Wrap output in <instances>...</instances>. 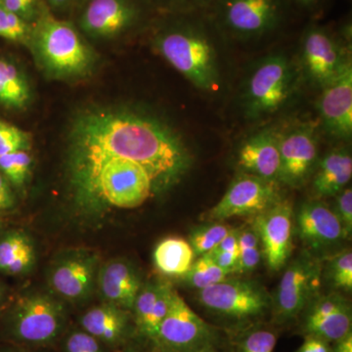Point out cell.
<instances>
[{"label": "cell", "mask_w": 352, "mask_h": 352, "mask_svg": "<svg viewBox=\"0 0 352 352\" xmlns=\"http://www.w3.org/2000/svg\"><path fill=\"white\" fill-rule=\"evenodd\" d=\"M208 12L224 38L256 41L283 25L286 0H214Z\"/></svg>", "instance_id": "cell-5"}, {"label": "cell", "mask_w": 352, "mask_h": 352, "mask_svg": "<svg viewBox=\"0 0 352 352\" xmlns=\"http://www.w3.org/2000/svg\"><path fill=\"white\" fill-rule=\"evenodd\" d=\"M196 352H217V351H215L214 349H212V346L205 347V349H201V351H198Z\"/></svg>", "instance_id": "cell-46"}, {"label": "cell", "mask_w": 352, "mask_h": 352, "mask_svg": "<svg viewBox=\"0 0 352 352\" xmlns=\"http://www.w3.org/2000/svg\"><path fill=\"white\" fill-rule=\"evenodd\" d=\"M238 166L244 173L279 182L280 152L277 131L263 129L245 139L238 152Z\"/></svg>", "instance_id": "cell-18"}, {"label": "cell", "mask_w": 352, "mask_h": 352, "mask_svg": "<svg viewBox=\"0 0 352 352\" xmlns=\"http://www.w3.org/2000/svg\"><path fill=\"white\" fill-rule=\"evenodd\" d=\"M173 287L168 282H162L161 289H160L159 296L153 308L151 315L149 319L146 322L144 328L142 329L141 333L149 339H154L156 337L160 326L163 323L164 319L166 318L173 302Z\"/></svg>", "instance_id": "cell-31"}, {"label": "cell", "mask_w": 352, "mask_h": 352, "mask_svg": "<svg viewBox=\"0 0 352 352\" xmlns=\"http://www.w3.org/2000/svg\"><path fill=\"white\" fill-rule=\"evenodd\" d=\"M170 14L210 10L214 0H155Z\"/></svg>", "instance_id": "cell-37"}, {"label": "cell", "mask_w": 352, "mask_h": 352, "mask_svg": "<svg viewBox=\"0 0 352 352\" xmlns=\"http://www.w3.org/2000/svg\"><path fill=\"white\" fill-rule=\"evenodd\" d=\"M337 197L335 212L342 222V226L346 231L347 237L352 230V190L351 187L342 189Z\"/></svg>", "instance_id": "cell-38"}, {"label": "cell", "mask_w": 352, "mask_h": 352, "mask_svg": "<svg viewBox=\"0 0 352 352\" xmlns=\"http://www.w3.org/2000/svg\"><path fill=\"white\" fill-rule=\"evenodd\" d=\"M36 261L32 240L20 231H10L0 238V272L20 275L28 272Z\"/></svg>", "instance_id": "cell-22"}, {"label": "cell", "mask_w": 352, "mask_h": 352, "mask_svg": "<svg viewBox=\"0 0 352 352\" xmlns=\"http://www.w3.org/2000/svg\"><path fill=\"white\" fill-rule=\"evenodd\" d=\"M96 252H65L51 264L48 283L56 295L69 302H82L91 295L99 270Z\"/></svg>", "instance_id": "cell-14"}, {"label": "cell", "mask_w": 352, "mask_h": 352, "mask_svg": "<svg viewBox=\"0 0 352 352\" xmlns=\"http://www.w3.org/2000/svg\"><path fill=\"white\" fill-rule=\"evenodd\" d=\"M50 78L72 80L94 69L96 55L80 30L60 19L47 6L32 25L28 45Z\"/></svg>", "instance_id": "cell-3"}, {"label": "cell", "mask_w": 352, "mask_h": 352, "mask_svg": "<svg viewBox=\"0 0 352 352\" xmlns=\"http://www.w3.org/2000/svg\"><path fill=\"white\" fill-rule=\"evenodd\" d=\"M351 65L349 47L344 45L342 36L323 25L307 28L300 44V66L310 82L322 88Z\"/></svg>", "instance_id": "cell-7"}, {"label": "cell", "mask_w": 352, "mask_h": 352, "mask_svg": "<svg viewBox=\"0 0 352 352\" xmlns=\"http://www.w3.org/2000/svg\"><path fill=\"white\" fill-rule=\"evenodd\" d=\"M2 298V289L0 288V300H1Z\"/></svg>", "instance_id": "cell-47"}, {"label": "cell", "mask_w": 352, "mask_h": 352, "mask_svg": "<svg viewBox=\"0 0 352 352\" xmlns=\"http://www.w3.org/2000/svg\"><path fill=\"white\" fill-rule=\"evenodd\" d=\"M76 0H44L51 12L52 11H65L75 4Z\"/></svg>", "instance_id": "cell-43"}, {"label": "cell", "mask_w": 352, "mask_h": 352, "mask_svg": "<svg viewBox=\"0 0 352 352\" xmlns=\"http://www.w3.org/2000/svg\"><path fill=\"white\" fill-rule=\"evenodd\" d=\"M127 321L126 310L104 302L88 309L80 319V325L101 344L113 346L124 339Z\"/></svg>", "instance_id": "cell-20"}, {"label": "cell", "mask_w": 352, "mask_h": 352, "mask_svg": "<svg viewBox=\"0 0 352 352\" xmlns=\"http://www.w3.org/2000/svg\"><path fill=\"white\" fill-rule=\"evenodd\" d=\"M233 228L223 221H214L207 226L199 227L192 232L188 242L195 252V256H206L210 254L227 236L232 232Z\"/></svg>", "instance_id": "cell-27"}, {"label": "cell", "mask_w": 352, "mask_h": 352, "mask_svg": "<svg viewBox=\"0 0 352 352\" xmlns=\"http://www.w3.org/2000/svg\"><path fill=\"white\" fill-rule=\"evenodd\" d=\"M321 90L318 112L322 129L333 138L349 140L352 135V65Z\"/></svg>", "instance_id": "cell-16"}, {"label": "cell", "mask_w": 352, "mask_h": 352, "mask_svg": "<svg viewBox=\"0 0 352 352\" xmlns=\"http://www.w3.org/2000/svg\"><path fill=\"white\" fill-rule=\"evenodd\" d=\"M15 204V198L11 185L3 175L0 173V212L10 210Z\"/></svg>", "instance_id": "cell-41"}, {"label": "cell", "mask_w": 352, "mask_h": 352, "mask_svg": "<svg viewBox=\"0 0 352 352\" xmlns=\"http://www.w3.org/2000/svg\"><path fill=\"white\" fill-rule=\"evenodd\" d=\"M157 28L155 50L194 87L219 91L223 85L220 39L224 38L208 11L173 14Z\"/></svg>", "instance_id": "cell-2"}, {"label": "cell", "mask_w": 352, "mask_h": 352, "mask_svg": "<svg viewBox=\"0 0 352 352\" xmlns=\"http://www.w3.org/2000/svg\"><path fill=\"white\" fill-rule=\"evenodd\" d=\"M0 6L32 25L47 6L44 0H0Z\"/></svg>", "instance_id": "cell-34"}, {"label": "cell", "mask_w": 352, "mask_h": 352, "mask_svg": "<svg viewBox=\"0 0 352 352\" xmlns=\"http://www.w3.org/2000/svg\"><path fill=\"white\" fill-rule=\"evenodd\" d=\"M291 1L308 11H315L320 8L325 0H291Z\"/></svg>", "instance_id": "cell-45"}, {"label": "cell", "mask_w": 352, "mask_h": 352, "mask_svg": "<svg viewBox=\"0 0 352 352\" xmlns=\"http://www.w3.org/2000/svg\"><path fill=\"white\" fill-rule=\"evenodd\" d=\"M296 227L300 240L315 252L332 249L347 237L335 210L322 201L303 204L296 214Z\"/></svg>", "instance_id": "cell-17"}, {"label": "cell", "mask_w": 352, "mask_h": 352, "mask_svg": "<svg viewBox=\"0 0 352 352\" xmlns=\"http://www.w3.org/2000/svg\"><path fill=\"white\" fill-rule=\"evenodd\" d=\"M296 352H331V349L329 342L314 336L307 335Z\"/></svg>", "instance_id": "cell-42"}, {"label": "cell", "mask_w": 352, "mask_h": 352, "mask_svg": "<svg viewBox=\"0 0 352 352\" xmlns=\"http://www.w3.org/2000/svg\"><path fill=\"white\" fill-rule=\"evenodd\" d=\"M294 210L291 201L281 199L254 217V228L271 270L284 267L293 250Z\"/></svg>", "instance_id": "cell-15"}, {"label": "cell", "mask_w": 352, "mask_h": 352, "mask_svg": "<svg viewBox=\"0 0 352 352\" xmlns=\"http://www.w3.org/2000/svg\"><path fill=\"white\" fill-rule=\"evenodd\" d=\"M122 146L149 171L157 194L177 184L193 157L182 135L152 113L127 106L85 109L74 118L67 138V176L95 148Z\"/></svg>", "instance_id": "cell-1"}, {"label": "cell", "mask_w": 352, "mask_h": 352, "mask_svg": "<svg viewBox=\"0 0 352 352\" xmlns=\"http://www.w3.org/2000/svg\"><path fill=\"white\" fill-rule=\"evenodd\" d=\"M162 282L163 281H154L143 284L141 289H139L135 300H134L132 310L135 315V322L140 332L144 328L146 322L151 315L157 296H159L160 289H161Z\"/></svg>", "instance_id": "cell-32"}, {"label": "cell", "mask_w": 352, "mask_h": 352, "mask_svg": "<svg viewBox=\"0 0 352 352\" xmlns=\"http://www.w3.org/2000/svg\"><path fill=\"white\" fill-rule=\"evenodd\" d=\"M280 152L278 182L300 187L314 173L318 161L316 129L310 122L294 124L277 131Z\"/></svg>", "instance_id": "cell-11"}, {"label": "cell", "mask_w": 352, "mask_h": 352, "mask_svg": "<svg viewBox=\"0 0 352 352\" xmlns=\"http://www.w3.org/2000/svg\"><path fill=\"white\" fill-rule=\"evenodd\" d=\"M283 53L261 58L245 76L240 104L245 118L267 119L291 100L296 90L300 71Z\"/></svg>", "instance_id": "cell-4"}, {"label": "cell", "mask_w": 352, "mask_h": 352, "mask_svg": "<svg viewBox=\"0 0 352 352\" xmlns=\"http://www.w3.org/2000/svg\"><path fill=\"white\" fill-rule=\"evenodd\" d=\"M314 190L319 197H333L339 194L351 182L352 157L346 148L329 152L316 166Z\"/></svg>", "instance_id": "cell-21"}, {"label": "cell", "mask_w": 352, "mask_h": 352, "mask_svg": "<svg viewBox=\"0 0 352 352\" xmlns=\"http://www.w3.org/2000/svg\"><path fill=\"white\" fill-rule=\"evenodd\" d=\"M146 16L140 0H87L78 16V29L89 38L108 41L138 29Z\"/></svg>", "instance_id": "cell-8"}, {"label": "cell", "mask_w": 352, "mask_h": 352, "mask_svg": "<svg viewBox=\"0 0 352 352\" xmlns=\"http://www.w3.org/2000/svg\"><path fill=\"white\" fill-rule=\"evenodd\" d=\"M210 256L214 259L215 263L221 267L222 270L228 272L229 274L236 273V267H237L238 254L229 252L214 251L210 252Z\"/></svg>", "instance_id": "cell-40"}, {"label": "cell", "mask_w": 352, "mask_h": 352, "mask_svg": "<svg viewBox=\"0 0 352 352\" xmlns=\"http://www.w3.org/2000/svg\"><path fill=\"white\" fill-rule=\"evenodd\" d=\"M333 352H352V333H349L346 337L336 342Z\"/></svg>", "instance_id": "cell-44"}, {"label": "cell", "mask_w": 352, "mask_h": 352, "mask_svg": "<svg viewBox=\"0 0 352 352\" xmlns=\"http://www.w3.org/2000/svg\"><path fill=\"white\" fill-rule=\"evenodd\" d=\"M214 331L175 289L166 318L153 342L160 352H196L212 346Z\"/></svg>", "instance_id": "cell-9"}, {"label": "cell", "mask_w": 352, "mask_h": 352, "mask_svg": "<svg viewBox=\"0 0 352 352\" xmlns=\"http://www.w3.org/2000/svg\"><path fill=\"white\" fill-rule=\"evenodd\" d=\"M276 342V335L270 330L252 331L243 340L240 352H273Z\"/></svg>", "instance_id": "cell-35"}, {"label": "cell", "mask_w": 352, "mask_h": 352, "mask_svg": "<svg viewBox=\"0 0 352 352\" xmlns=\"http://www.w3.org/2000/svg\"><path fill=\"white\" fill-rule=\"evenodd\" d=\"M351 310L349 302L330 314L307 316L305 331L327 342H336L351 333Z\"/></svg>", "instance_id": "cell-25"}, {"label": "cell", "mask_w": 352, "mask_h": 352, "mask_svg": "<svg viewBox=\"0 0 352 352\" xmlns=\"http://www.w3.org/2000/svg\"><path fill=\"white\" fill-rule=\"evenodd\" d=\"M66 352H104L101 342L85 331L69 333L65 344Z\"/></svg>", "instance_id": "cell-36"}, {"label": "cell", "mask_w": 352, "mask_h": 352, "mask_svg": "<svg viewBox=\"0 0 352 352\" xmlns=\"http://www.w3.org/2000/svg\"><path fill=\"white\" fill-rule=\"evenodd\" d=\"M32 138L29 132L0 118V157L17 151H30Z\"/></svg>", "instance_id": "cell-30"}, {"label": "cell", "mask_w": 352, "mask_h": 352, "mask_svg": "<svg viewBox=\"0 0 352 352\" xmlns=\"http://www.w3.org/2000/svg\"><path fill=\"white\" fill-rule=\"evenodd\" d=\"M32 24L0 6V38L28 45Z\"/></svg>", "instance_id": "cell-29"}, {"label": "cell", "mask_w": 352, "mask_h": 352, "mask_svg": "<svg viewBox=\"0 0 352 352\" xmlns=\"http://www.w3.org/2000/svg\"><path fill=\"white\" fill-rule=\"evenodd\" d=\"M329 274L337 288L351 291L352 289V252L351 250L340 252L331 261Z\"/></svg>", "instance_id": "cell-33"}, {"label": "cell", "mask_w": 352, "mask_h": 352, "mask_svg": "<svg viewBox=\"0 0 352 352\" xmlns=\"http://www.w3.org/2000/svg\"><path fill=\"white\" fill-rule=\"evenodd\" d=\"M229 273L219 267L210 254L194 261L190 270L182 278L192 288L203 289L223 281Z\"/></svg>", "instance_id": "cell-26"}, {"label": "cell", "mask_w": 352, "mask_h": 352, "mask_svg": "<svg viewBox=\"0 0 352 352\" xmlns=\"http://www.w3.org/2000/svg\"><path fill=\"white\" fill-rule=\"evenodd\" d=\"M321 264L310 254H302L285 271L274 298L278 320L296 318L318 294L321 284Z\"/></svg>", "instance_id": "cell-12"}, {"label": "cell", "mask_w": 352, "mask_h": 352, "mask_svg": "<svg viewBox=\"0 0 352 352\" xmlns=\"http://www.w3.org/2000/svg\"><path fill=\"white\" fill-rule=\"evenodd\" d=\"M279 182L249 175H238L226 193L207 214L212 221L258 215L281 200Z\"/></svg>", "instance_id": "cell-10"}, {"label": "cell", "mask_w": 352, "mask_h": 352, "mask_svg": "<svg viewBox=\"0 0 352 352\" xmlns=\"http://www.w3.org/2000/svg\"><path fill=\"white\" fill-rule=\"evenodd\" d=\"M194 261L195 252L188 241L182 238H166L155 249V265L168 276L182 277L190 270Z\"/></svg>", "instance_id": "cell-24"}, {"label": "cell", "mask_w": 352, "mask_h": 352, "mask_svg": "<svg viewBox=\"0 0 352 352\" xmlns=\"http://www.w3.org/2000/svg\"><path fill=\"white\" fill-rule=\"evenodd\" d=\"M96 282L104 302L124 310L132 309L143 285L135 267L124 259H113L99 267Z\"/></svg>", "instance_id": "cell-19"}, {"label": "cell", "mask_w": 352, "mask_h": 352, "mask_svg": "<svg viewBox=\"0 0 352 352\" xmlns=\"http://www.w3.org/2000/svg\"><path fill=\"white\" fill-rule=\"evenodd\" d=\"M32 157L30 151H17L0 157V173L11 186L23 188L31 175Z\"/></svg>", "instance_id": "cell-28"}, {"label": "cell", "mask_w": 352, "mask_h": 352, "mask_svg": "<svg viewBox=\"0 0 352 352\" xmlns=\"http://www.w3.org/2000/svg\"><path fill=\"white\" fill-rule=\"evenodd\" d=\"M199 300L208 309L239 320L259 316L270 305V296L261 285L228 278L201 289Z\"/></svg>", "instance_id": "cell-13"}, {"label": "cell", "mask_w": 352, "mask_h": 352, "mask_svg": "<svg viewBox=\"0 0 352 352\" xmlns=\"http://www.w3.org/2000/svg\"><path fill=\"white\" fill-rule=\"evenodd\" d=\"M263 258V250L259 247L249 248V249L240 250L238 254L237 267L236 272H249L258 267Z\"/></svg>", "instance_id": "cell-39"}, {"label": "cell", "mask_w": 352, "mask_h": 352, "mask_svg": "<svg viewBox=\"0 0 352 352\" xmlns=\"http://www.w3.org/2000/svg\"><path fill=\"white\" fill-rule=\"evenodd\" d=\"M64 323L62 303L47 294L34 293L16 303L10 316V332L19 342L43 346L56 339Z\"/></svg>", "instance_id": "cell-6"}, {"label": "cell", "mask_w": 352, "mask_h": 352, "mask_svg": "<svg viewBox=\"0 0 352 352\" xmlns=\"http://www.w3.org/2000/svg\"><path fill=\"white\" fill-rule=\"evenodd\" d=\"M31 101V87L24 71L12 60L0 57V106L23 110Z\"/></svg>", "instance_id": "cell-23"}]
</instances>
